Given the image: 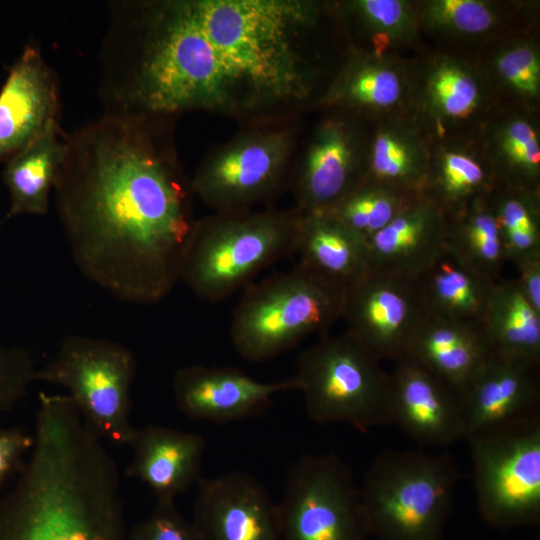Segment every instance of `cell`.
Masks as SVG:
<instances>
[{
	"instance_id": "25",
	"label": "cell",
	"mask_w": 540,
	"mask_h": 540,
	"mask_svg": "<svg viewBox=\"0 0 540 540\" xmlns=\"http://www.w3.org/2000/svg\"><path fill=\"white\" fill-rule=\"evenodd\" d=\"M498 184L476 136L433 140L423 195L446 215L491 194Z\"/></svg>"
},
{
	"instance_id": "9",
	"label": "cell",
	"mask_w": 540,
	"mask_h": 540,
	"mask_svg": "<svg viewBox=\"0 0 540 540\" xmlns=\"http://www.w3.org/2000/svg\"><path fill=\"white\" fill-rule=\"evenodd\" d=\"M135 372V357L124 345L74 335L64 339L54 358L37 369L36 381L67 389L95 433L123 446L135 430L130 420Z\"/></svg>"
},
{
	"instance_id": "17",
	"label": "cell",
	"mask_w": 540,
	"mask_h": 540,
	"mask_svg": "<svg viewBox=\"0 0 540 540\" xmlns=\"http://www.w3.org/2000/svg\"><path fill=\"white\" fill-rule=\"evenodd\" d=\"M459 398L466 439L540 414L539 365L491 355Z\"/></svg>"
},
{
	"instance_id": "27",
	"label": "cell",
	"mask_w": 540,
	"mask_h": 540,
	"mask_svg": "<svg viewBox=\"0 0 540 540\" xmlns=\"http://www.w3.org/2000/svg\"><path fill=\"white\" fill-rule=\"evenodd\" d=\"M67 135L58 121H50L27 145L9 157L3 181L10 194L7 217L45 215L49 196L62 163Z\"/></svg>"
},
{
	"instance_id": "20",
	"label": "cell",
	"mask_w": 540,
	"mask_h": 540,
	"mask_svg": "<svg viewBox=\"0 0 540 540\" xmlns=\"http://www.w3.org/2000/svg\"><path fill=\"white\" fill-rule=\"evenodd\" d=\"M447 215L422 195L366 242L369 268L417 279L444 250Z\"/></svg>"
},
{
	"instance_id": "34",
	"label": "cell",
	"mask_w": 540,
	"mask_h": 540,
	"mask_svg": "<svg viewBox=\"0 0 540 540\" xmlns=\"http://www.w3.org/2000/svg\"><path fill=\"white\" fill-rule=\"evenodd\" d=\"M416 7L421 29L487 44L508 35L505 30L514 14L506 5L486 0H428Z\"/></svg>"
},
{
	"instance_id": "37",
	"label": "cell",
	"mask_w": 540,
	"mask_h": 540,
	"mask_svg": "<svg viewBox=\"0 0 540 540\" xmlns=\"http://www.w3.org/2000/svg\"><path fill=\"white\" fill-rule=\"evenodd\" d=\"M370 34L372 51L379 54L393 52L413 42L420 27L416 3L404 0H360L354 2Z\"/></svg>"
},
{
	"instance_id": "30",
	"label": "cell",
	"mask_w": 540,
	"mask_h": 540,
	"mask_svg": "<svg viewBox=\"0 0 540 540\" xmlns=\"http://www.w3.org/2000/svg\"><path fill=\"white\" fill-rule=\"evenodd\" d=\"M481 328L493 356L540 365V312L516 279L495 284Z\"/></svg>"
},
{
	"instance_id": "38",
	"label": "cell",
	"mask_w": 540,
	"mask_h": 540,
	"mask_svg": "<svg viewBox=\"0 0 540 540\" xmlns=\"http://www.w3.org/2000/svg\"><path fill=\"white\" fill-rule=\"evenodd\" d=\"M35 363L21 347L0 345V415L11 411L36 381Z\"/></svg>"
},
{
	"instance_id": "2",
	"label": "cell",
	"mask_w": 540,
	"mask_h": 540,
	"mask_svg": "<svg viewBox=\"0 0 540 540\" xmlns=\"http://www.w3.org/2000/svg\"><path fill=\"white\" fill-rule=\"evenodd\" d=\"M17 474L0 495V540H126L117 464L84 424L39 422Z\"/></svg>"
},
{
	"instance_id": "10",
	"label": "cell",
	"mask_w": 540,
	"mask_h": 540,
	"mask_svg": "<svg viewBox=\"0 0 540 540\" xmlns=\"http://www.w3.org/2000/svg\"><path fill=\"white\" fill-rule=\"evenodd\" d=\"M479 513L508 529L540 521V414L470 435Z\"/></svg>"
},
{
	"instance_id": "33",
	"label": "cell",
	"mask_w": 540,
	"mask_h": 540,
	"mask_svg": "<svg viewBox=\"0 0 540 540\" xmlns=\"http://www.w3.org/2000/svg\"><path fill=\"white\" fill-rule=\"evenodd\" d=\"M489 44L482 60L498 99L535 110L540 98V53L536 41L520 33L502 36Z\"/></svg>"
},
{
	"instance_id": "39",
	"label": "cell",
	"mask_w": 540,
	"mask_h": 540,
	"mask_svg": "<svg viewBox=\"0 0 540 540\" xmlns=\"http://www.w3.org/2000/svg\"><path fill=\"white\" fill-rule=\"evenodd\" d=\"M126 540H199L175 504V500H156L150 514L127 533Z\"/></svg>"
},
{
	"instance_id": "1",
	"label": "cell",
	"mask_w": 540,
	"mask_h": 540,
	"mask_svg": "<svg viewBox=\"0 0 540 540\" xmlns=\"http://www.w3.org/2000/svg\"><path fill=\"white\" fill-rule=\"evenodd\" d=\"M53 189L83 275L130 303L171 293L196 222L186 188L151 150L138 114L106 112L67 135Z\"/></svg>"
},
{
	"instance_id": "16",
	"label": "cell",
	"mask_w": 540,
	"mask_h": 540,
	"mask_svg": "<svg viewBox=\"0 0 540 540\" xmlns=\"http://www.w3.org/2000/svg\"><path fill=\"white\" fill-rule=\"evenodd\" d=\"M172 389L187 417L228 423L262 414L273 395L297 386L293 378L264 383L233 367L189 365L176 371Z\"/></svg>"
},
{
	"instance_id": "40",
	"label": "cell",
	"mask_w": 540,
	"mask_h": 540,
	"mask_svg": "<svg viewBox=\"0 0 540 540\" xmlns=\"http://www.w3.org/2000/svg\"><path fill=\"white\" fill-rule=\"evenodd\" d=\"M33 445V435L18 427L0 428V491L17 474Z\"/></svg>"
},
{
	"instance_id": "15",
	"label": "cell",
	"mask_w": 540,
	"mask_h": 540,
	"mask_svg": "<svg viewBox=\"0 0 540 540\" xmlns=\"http://www.w3.org/2000/svg\"><path fill=\"white\" fill-rule=\"evenodd\" d=\"M389 374V415L419 445H451L466 439L458 394L413 360L394 362Z\"/></svg>"
},
{
	"instance_id": "12",
	"label": "cell",
	"mask_w": 540,
	"mask_h": 540,
	"mask_svg": "<svg viewBox=\"0 0 540 540\" xmlns=\"http://www.w3.org/2000/svg\"><path fill=\"white\" fill-rule=\"evenodd\" d=\"M500 105L479 60L436 53L412 66V111L433 140L475 136Z\"/></svg>"
},
{
	"instance_id": "8",
	"label": "cell",
	"mask_w": 540,
	"mask_h": 540,
	"mask_svg": "<svg viewBox=\"0 0 540 540\" xmlns=\"http://www.w3.org/2000/svg\"><path fill=\"white\" fill-rule=\"evenodd\" d=\"M192 8L232 79L278 92L289 90L297 70L289 28L301 10L272 0H206Z\"/></svg>"
},
{
	"instance_id": "35",
	"label": "cell",
	"mask_w": 540,
	"mask_h": 540,
	"mask_svg": "<svg viewBox=\"0 0 540 540\" xmlns=\"http://www.w3.org/2000/svg\"><path fill=\"white\" fill-rule=\"evenodd\" d=\"M508 262L540 257V191L498 184L489 196Z\"/></svg>"
},
{
	"instance_id": "28",
	"label": "cell",
	"mask_w": 540,
	"mask_h": 540,
	"mask_svg": "<svg viewBox=\"0 0 540 540\" xmlns=\"http://www.w3.org/2000/svg\"><path fill=\"white\" fill-rule=\"evenodd\" d=\"M296 252L301 265L345 290L369 270L365 242L327 211L301 217Z\"/></svg>"
},
{
	"instance_id": "21",
	"label": "cell",
	"mask_w": 540,
	"mask_h": 540,
	"mask_svg": "<svg viewBox=\"0 0 540 540\" xmlns=\"http://www.w3.org/2000/svg\"><path fill=\"white\" fill-rule=\"evenodd\" d=\"M491 355L481 324L426 315L404 357L422 366L460 396Z\"/></svg>"
},
{
	"instance_id": "19",
	"label": "cell",
	"mask_w": 540,
	"mask_h": 540,
	"mask_svg": "<svg viewBox=\"0 0 540 540\" xmlns=\"http://www.w3.org/2000/svg\"><path fill=\"white\" fill-rule=\"evenodd\" d=\"M128 446L127 476L147 486L156 500H175L202 478L205 440L197 433L147 425L135 428Z\"/></svg>"
},
{
	"instance_id": "3",
	"label": "cell",
	"mask_w": 540,
	"mask_h": 540,
	"mask_svg": "<svg viewBox=\"0 0 540 540\" xmlns=\"http://www.w3.org/2000/svg\"><path fill=\"white\" fill-rule=\"evenodd\" d=\"M139 48L106 39V112H175L222 100L230 78L191 3L167 4L146 17Z\"/></svg>"
},
{
	"instance_id": "32",
	"label": "cell",
	"mask_w": 540,
	"mask_h": 540,
	"mask_svg": "<svg viewBox=\"0 0 540 540\" xmlns=\"http://www.w3.org/2000/svg\"><path fill=\"white\" fill-rule=\"evenodd\" d=\"M489 195L447 215L444 248L465 265L497 283L508 262Z\"/></svg>"
},
{
	"instance_id": "41",
	"label": "cell",
	"mask_w": 540,
	"mask_h": 540,
	"mask_svg": "<svg viewBox=\"0 0 540 540\" xmlns=\"http://www.w3.org/2000/svg\"><path fill=\"white\" fill-rule=\"evenodd\" d=\"M516 278L524 296L540 312V257L530 259L517 267Z\"/></svg>"
},
{
	"instance_id": "14",
	"label": "cell",
	"mask_w": 540,
	"mask_h": 540,
	"mask_svg": "<svg viewBox=\"0 0 540 540\" xmlns=\"http://www.w3.org/2000/svg\"><path fill=\"white\" fill-rule=\"evenodd\" d=\"M191 525L199 540H281L279 504L251 474L201 480Z\"/></svg>"
},
{
	"instance_id": "18",
	"label": "cell",
	"mask_w": 540,
	"mask_h": 540,
	"mask_svg": "<svg viewBox=\"0 0 540 540\" xmlns=\"http://www.w3.org/2000/svg\"><path fill=\"white\" fill-rule=\"evenodd\" d=\"M59 87L36 45H27L0 91V161L7 160L52 120H57Z\"/></svg>"
},
{
	"instance_id": "36",
	"label": "cell",
	"mask_w": 540,
	"mask_h": 540,
	"mask_svg": "<svg viewBox=\"0 0 540 540\" xmlns=\"http://www.w3.org/2000/svg\"><path fill=\"white\" fill-rule=\"evenodd\" d=\"M422 195L363 182L326 211L366 244Z\"/></svg>"
},
{
	"instance_id": "4",
	"label": "cell",
	"mask_w": 540,
	"mask_h": 540,
	"mask_svg": "<svg viewBox=\"0 0 540 540\" xmlns=\"http://www.w3.org/2000/svg\"><path fill=\"white\" fill-rule=\"evenodd\" d=\"M459 479L448 453H380L359 488L370 536L377 540H443Z\"/></svg>"
},
{
	"instance_id": "5",
	"label": "cell",
	"mask_w": 540,
	"mask_h": 540,
	"mask_svg": "<svg viewBox=\"0 0 540 540\" xmlns=\"http://www.w3.org/2000/svg\"><path fill=\"white\" fill-rule=\"evenodd\" d=\"M345 289L298 263L249 286L235 307L230 339L245 360L261 362L304 338L328 333L342 318Z\"/></svg>"
},
{
	"instance_id": "24",
	"label": "cell",
	"mask_w": 540,
	"mask_h": 540,
	"mask_svg": "<svg viewBox=\"0 0 540 540\" xmlns=\"http://www.w3.org/2000/svg\"><path fill=\"white\" fill-rule=\"evenodd\" d=\"M277 141L245 143L224 153L196 178L193 188L206 201L232 208L255 199L274 185L281 163Z\"/></svg>"
},
{
	"instance_id": "26",
	"label": "cell",
	"mask_w": 540,
	"mask_h": 540,
	"mask_svg": "<svg viewBox=\"0 0 540 540\" xmlns=\"http://www.w3.org/2000/svg\"><path fill=\"white\" fill-rule=\"evenodd\" d=\"M353 139L340 123L329 121L318 132L299 181L307 212L326 211L364 182Z\"/></svg>"
},
{
	"instance_id": "7",
	"label": "cell",
	"mask_w": 540,
	"mask_h": 540,
	"mask_svg": "<svg viewBox=\"0 0 540 540\" xmlns=\"http://www.w3.org/2000/svg\"><path fill=\"white\" fill-rule=\"evenodd\" d=\"M292 378L317 423H346L365 433L391 423L389 374L348 331L320 336L301 352Z\"/></svg>"
},
{
	"instance_id": "31",
	"label": "cell",
	"mask_w": 540,
	"mask_h": 540,
	"mask_svg": "<svg viewBox=\"0 0 540 540\" xmlns=\"http://www.w3.org/2000/svg\"><path fill=\"white\" fill-rule=\"evenodd\" d=\"M343 99L380 119L411 114L412 66L390 53L371 51L348 73L340 87Z\"/></svg>"
},
{
	"instance_id": "13",
	"label": "cell",
	"mask_w": 540,
	"mask_h": 540,
	"mask_svg": "<svg viewBox=\"0 0 540 540\" xmlns=\"http://www.w3.org/2000/svg\"><path fill=\"white\" fill-rule=\"evenodd\" d=\"M426 315L417 279L369 268L345 290L346 331L380 362L405 356Z\"/></svg>"
},
{
	"instance_id": "29",
	"label": "cell",
	"mask_w": 540,
	"mask_h": 540,
	"mask_svg": "<svg viewBox=\"0 0 540 540\" xmlns=\"http://www.w3.org/2000/svg\"><path fill=\"white\" fill-rule=\"evenodd\" d=\"M417 281L427 315L474 324H481L496 284L445 248Z\"/></svg>"
},
{
	"instance_id": "6",
	"label": "cell",
	"mask_w": 540,
	"mask_h": 540,
	"mask_svg": "<svg viewBox=\"0 0 540 540\" xmlns=\"http://www.w3.org/2000/svg\"><path fill=\"white\" fill-rule=\"evenodd\" d=\"M300 220L266 213L196 223L181 280L209 302L233 295L257 273L296 252Z\"/></svg>"
},
{
	"instance_id": "11",
	"label": "cell",
	"mask_w": 540,
	"mask_h": 540,
	"mask_svg": "<svg viewBox=\"0 0 540 540\" xmlns=\"http://www.w3.org/2000/svg\"><path fill=\"white\" fill-rule=\"evenodd\" d=\"M279 504L281 540H367L360 489L336 454L304 455L290 469Z\"/></svg>"
},
{
	"instance_id": "22",
	"label": "cell",
	"mask_w": 540,
	"mask_h": 540,
	"mask_svg": "<svg viewBox=\"0 0 540 540\" xmlns=\"http://www.w3.org/2000/svg\"><path fill=\"white\" fill-rule=\"evenodd\" d=\"M433 139L412 114L380 119L370 139L364 182L423 194Z\"/></svg>"
},
{
	"instance_id": "23",
	"label": "cell",
	"mask_w": 540,
	"mask_h": 540,
	"mask_svg": "<svg viewBox=\"0 0 540 540\" xmlns=\"http://www.w3.org/2000/svg\"><path fill=\"white\" fill-rule=\"evenodd\" d=\"M532 113L500 104L475 136L499 184L540 191V136Z\"/></svg>"
}]
</instances>
